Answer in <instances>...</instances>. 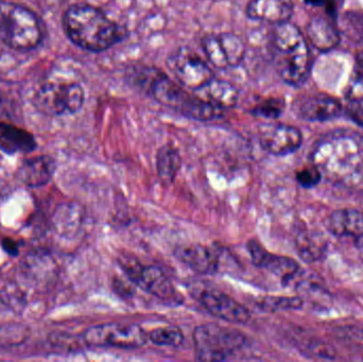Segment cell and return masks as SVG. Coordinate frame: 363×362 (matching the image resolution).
Listing matches in <instances>:
<instances>
[{
	"label": "cell",
	"mask_w": 363,
	"mask_h": 362,
	"mask_svg": "<svg viewBox=\"0 0 363 362\" xmlns=\"http://www.w3.org/2000/svg\"><path fill=\"white\" fill-rule=\"evenodd\" d=\"M247 251L252 263L256 267L279 276L284 285L291 284L294 278L301 271L300 265L294 259L271 254L256 240H250L247 242Z\"/></svg>",
	"instance_id": "7c38bea8"
},
{
	"label": "cell",
	"mask_w": 363,
	"mask_h": 362,
	"mask_svg": "<svg viewBox=\"0 0 363 362\" xmlns=\"http://www.w3.org/2000/svg\"><path fill=\"white\" fill-rule=\"evenodd\" d=\"M87 346L134 350L148 341V333L138 324L104 323L89 327L82 335Z\"/></svg>",
	"instance_id": "ba28073f"
},
{
	"label": "cell",
	"mask_w": 363,
	"mask_h": 362,
	"mask_svg": "<svg viewBox=\"0 0 363 362\" xmlns=\"http://www.w3.org/2000/svg\"><path fill=\"white\" fill-rule=\"evenodd\" d=\"M29 337V327L21 323H0V346H21L25 344Z\"/></svg>",
	"instance_id": "484cf974"
},
{
	"label": "cell",
	"mask_w": 363,
	"mask_h": 362,
	"mask_svg": "<svg viewBox=\"0 0 363 362\" xmlns=\"http://www.w3.org/2000/svg\"><path fill=\"white\" fill-rule=\"evenodd\" d=\"M83 222V208L74 202L60 204L52 216V227L57 235L72 238Z\"/></svg>",
	"instance_id": "44dd1931"
},
{
	"label": "cell",
	"mask_w": 363,
	"mask_h": 362,
	"mask_svg": "<svg viewBox=\"0 0 363 362\" xmlns=\"http://www.w3.org/2000/svg\"><path fill=\"white\" fill-rule=\"evenodd\" d=\"M322 180V174L315 165L303 168L296 174V181L304 188H313Z\"/></svg>",
	"instance_id": "f546056e"
},
{
	"label": "cell",
	"mask_w": 363,
	"mask_h": 362,
	"mask_svg": "<svg viewBox=\"0 0 363 362\" xmlns=\"http://www.w3.org/2000/svg\"><path fill=\"white\" fill-rule=\"evenodd\" d=\"M313 163L330 180L353 179L363 170V140L349 133L326 136L313 151Z\"/></svg>",
	"instance_id": "3957f363"
},
{
	"label": "cell",
	"mask_w": 363,
	"mask_h": 362,
	"mask_svg": "<svg viewBox=\"0 0 363 362\" xmlns=\"http://www.w3.org/2000/svg\"><path fill=\"white\" fill-rule=\"evenodd\" d=\"M262 148L275 157H285L296 152L302 146L303 136L298 128L292 125H267L259 137Z\"/></svg>",
	"instance_id": "4fadbf2b"
},
{
	"label": "cell",
	"mask_w": 363,
	"mask_h": 362,
	"mask_svg": "<svg viewBox=\"0 0 363 362\" xmlns=\"http://www.w3.org/2000/svg\"><path fill=\"white\" fill-rule=\"evenodd\" d=\"M228 68L237 67L245 57V46L242 40L234 33L218 34Z\"/></svg>",
	"instance_id": "d4e9b609"
},
{
	"label": "cell",
	"mask_w": 363,
	"mask_h": 362,
	"mask_svg": "<svg viewBox=\"0 0 363 362\" xmlns=\"http://www.w3.org/2000/svg\"><path fill=\"white\" fill-rule=\"evenodd\" d=\"M0 40L17 50L35 48L43 40L40 18L21 4L0 1Z\"/></svg>",
	"instance_id": "5b68a950"
},
{
	"label": "cell",
	"mask_w": 363,
	"mask_h": 362,
	"mask_svg": "<svg viewBox=\"0 0 363 362\" xmlns=\"http://www.w3.org/2000/svg\"><path fill=\"white\" fill-rule=\"evenodd\" d=\"M148 340L159 346L178 348L184 342V334L179 327H157L148 333Z\"/></svg>",
	"instance_id": "4316f807"
},
{
	"label": "cell",
	"mask_w": 363,
	"mask_h": 362,
	"mask_svg": "<svg viewBox=\"0 0 363 362\" xmlns=\"http://www.w3.org/2000/svg\"><path fill=\"white\" fill-rule=\"evenodd\" d=\"M194 344L198 361H224L245 346L247 338L237 329L208 323L196 327Z\"/></svg>",
	"instance_id": "8992f818"
},
{
	"label": "cell",
	"mask_w": 363,
	"mask_h": 362,
	"mask_svg": "<svg viewBox=\"0 0 363 362\" xmlns=\"http://www.w3.org/2000/svg\"><path fill=\"white\" fill-rule=\"evenodd\" d=\"M296 113L306 121H328L342 112V104L336 98L325 94L304 96L296 100Z\"/></svg>",
	"instance_id": "5bb4252c"
},
{
	"label": "cell",
	"mask_w": 363,
	"mask_h": 362,
	"mask_svg": "<svg viewBox=\"0 0 363 362\" xmlns=\"http://www.w3.org/2000/svg\"><path fill=\"white\" fill-rule=\"evenodd\" d=\"M285 101L279 98H268L256 104L251 110L252 115L267 119H277L283 114Z\"/></svg>",
	"instance_id": "f1b7e54d"
},
{
	"label": "cell",
	"mask_w": 363,
	"mask_h": 362,
	"mask_svg": "<svg viewBox=\"0 0 363 362\" xmlns=\"http://www.w3.org/2000/svg\"><path fill=\"white\" fill-rule=\"evenodd\" d=\"M57 164L52 157H32L26 159L17 171V178L23 184L28 187L45 186L53 178Z\"/></svg>",
	"instance_id": "ac0fdd59"
},
{
	"label": "cell",
	"mask_w": 363,
	"mask_h": 362,
	"mask_svg": "<svg viewBox=\"0 0 363 362\" xmlns=\"http://www.w3.org/2000/svg\"><path fill=\"white\" fill-rule=\"evenodd\" d=\"M130 80L140 91H144L162 106L186 118L207 123L219 120L224 116V111L220 110L204 98L192 95L180 83L174 82L157 68L149 66L133 68Z\"/></svg>",
	"instance_id": "6da1fadb"
},
{
	"label": "cell",
	"mask_w": 363,
	"mask_h": 362,
	"mask_svg": "<svg viewBox=\"0 0 363 362\" xmlns=\"http://www.w3.org/2000/svg\"><path fill=\"white\" fill-rule=\"evenodd\" d=\"M306 4H311L313 6H325L326 12L335 14V1L336 0H305Z\"/></svg>",
	"instance_id": "4dcf8cb0"
},
{
	"label": "cell",
	"mask_w": 363,
	"mask_h": 362,
	"mask_svg": "<svg viewBox=\"0 0 363 362\" xmlns=\"http://www.w3.org/2000/svg\"><path fill=\"white\" fill-rule=\"evenodd\" d=\"M257 305L264 312H277L300 310L304 305V301L298 297H267L259 300Z\"/></svg>",
	"instance_id": "83f0119b"
},
{
	"label": "cell",
	"mask_w": 363,
	"mask_h": 362,
	"mask_svg": "<svg viewBox=\"0 0 363 362\" xmlns=\"http://www.w3.org/2000/svg\"><path fill=\"white\" fill-rule=\"evenodd\" d=\"M174 256L192 271L202 276L213 274L219 268V255L204 244H184L174 249Z\"/></svg>",
	"instance_id": "9a60e30c"
},
{
	"label": "cell",
	"mask_w": 363,
	"mask_h": 362,
	"mask_svg": "<svg viewBox=\"0 0 363 362\" xmlns=\"http://www.w3.org/2000/svg\"><path fill=\"white\" fill-rule=\"evenodd\" d=\"M201 91L204 94L205 100L224 112L235 108L238 103V89L228 81L213 78Z\"/></svg>",
	"instance_id": "7402d4cb"
},
{
	"label": "cell",
	"mask_w": 363,
	"mask_h": 362,
	"mask_svg": "<svg viewBox=\"0 0 363 362\" xmlns=\"http://www.w3.org/2000/svg\"><path fill=\"white\" fill-rule=\"evenodd\" d=\"M85 101V91L80 83L74 81L49 80L34 96V106L49 116H66L78 113Z\"/></svg>",
	"instance_id": "52a82bcc"
},
{
	"label": "cell",
	"mask_w": 363,
	"mask_h": 362,
	"mask_svg": "<svg viewBox=\"0 0 363 362\" xmlns=\"http://www.w3.org/2000/svg\"><path fill=\"white\" fill-rule=\"evenodd\" d=\"M53 268L55 264L46 252L34 251L23 259L21 266V276L28 284L42 287L50 280L55 270Z\"/></svg>",
	"instance_id": "d6986e66"
},
{
	"label": "cell",
	"mask_w": 363,
	"mask_h": 362,
	"mask_svg": "<svg viewBox=\"0 0 363 362\" xmlns=\"http://www.w3.org/2000/svg\"><path fill=\"white\" fill-rule=\"evenodd\" d=\"M192 297L208 314L220 320L234 324H245L251 320L249 310L226 293L209 287L196 286Z\"/></svg>",
	"instance_id": "30bf717a"
},
{
	"label": "cell",
	"mask_w": 363,
	"mask_h": 362,
	"mask_svg": "<svg viewBox=\"0 0 363 362\" xmlns=\"http://www.w3.org/2000/svg\"><path fill=\"white\" fill-rule=\"evenodd\" d=\"M2 248L4 249L8 254L16 255L18 252V247H17L16 242L14 240L10 239V238H6L2 240Z\"/></svg>",
	"instance_id": "1f68e13d"
},
{
	"label": "cell",
	"mask_w": 363,
	"mask_h": 362,
	"mask_svg": "<svg viewBox=\"0 0 363 362\" xmlns=\"http://www.w3.org/2000/svg\"><path fill=\"white\" fill-rule=\"evenodd\" d=\"M296 248L301 259L308 263L319 261L325 254V239L321 234L313 233V232H302L296 237Z\"/></svg>",
	"instance_id": "cb8c5ba5"
},
{
	"label": "cell",
	"mask_w": 363,
	"mask_h": 362,
	"mask_svg": "<svg viewBox=\"0 0 363 362\" xmlns=\"http://www.w3.org/2000/svg\"><path fill=\"white\" fill-rule=\"evenodd\" d=\"M121 267L134 284L157 299L174 301L178 297L170 278L157 266L143 265L136 261H123Z\"/></svg>",
	"instance_id": "8fae6325"
},
{
	"label": "cell",
	"mask_w": 363,
	"mask_h": 362,
	"mask_svg": "<svg viewBox=\"0 0 363 362\" xmlns=\"http://www.w3.org/2000/svg\"><path fill=\"white\" fill-rule=\"evenodd\" d=\"M63 28L74 45L89 52H104L125 35L123 28L104 11L86 4H72L66 10Z\"/></svg>",
	"instance_id": "7a4b0ae2"
},
{
	"label": "cell",
	"mask_w": 363,
	"mask_h": 362,
	"mask_svg": "<svg viewBox=\"0 0 363 362\" xmlns=\"http://www.w3.org/2000/svg\"><path fill=\"white\" fill-rule=\"evenodd\" d=\"M307 38L311 44L322 52L332 50L340 42L335 14L326 12L313 17L307 26Z\"/></svg>",
	"instance_id": "2e32d148"
},
{
	"label": "cell",
	"mask_w": 363,
	"mask_h": 362,
	"mask_svg": "<svg viewBox=\"0 0 363 362\" xmlns=\"http://www.w3.org/2000/svg\"></svg>",
	"instance_id": "d6a6232c"
},
{
	"label": "cell",
	"mask_w": 363,
	"mask_h": 362,
	"mask_svg": "<svg viewBox=\"0 0 363 362\" xmlns=\"http://www.w3.org/2000/svg\"><path fill=\"white\" fill-rule=\"evenodd\" d=\"M275 66L284 82L298 86L306 81L311 55L306 38L290 21L275 25L271 35Z\"/></svg>",
	"instance_id": "277c9868"
},
{
	"label": "cell",
	"mask_w": 363,
	"mask_h": 362,
	"mask_svg": "<svg viewBox=\"0 0 363 362\" xmlns=\"http://www.w3.org/2000/svg\"><path fill=\"white\" fill-rule=\"evenodd\" d=\"M294 9L292 0H251L245 13L252 21L279 25L290 21Z\"/></svg>",
	"instance_id": "e0dca14e"
},
{
	"label": "cell",
	"mask_w": 363,
	"mask_h": 362,
	"mask_svg": "<svg viewBox=\"0 0 363 362\" xmlns=\"http://www.w3.org/2000/svg\"><path fill=\"white\" fill-rule=\"evenodd\" d=\"M167 65L177 82L190 91H201L215 78L208 64L188 47L174 51L168 57Z\"/></svg>",
	"instance_id": "9c48e42d"
},
{
	"label": "cell",
	"mask_w": 363,
	"mask_h": 362,
	"mask_svg": "<svg viewBox=\"0 0 363 362\" xmlns=\"http://www.w3.org/2000/svg\"><path fill=\"white\" fill-rule=\"evenodd\" d=\"M328 229L337 237L363 238V213L357 210H338L332 213Z\"/></svg>",
	"instance_id": "ffe728a7"
},
{
	"label": "cell",
	"mask_w": 363,
	"mask_h": 362,
	"mask_svg": "<svg viewBox=\"0 0 363 362\" xmlns=\"http://www.w3.org/2000/svg\"><path fill=\"white\" fill-rule=\"evenodd\" d=\"M182 159L180 152L172 145L162 147L157 154V170L162 182L172 184L180 171Z\"/></svg>",
	"instance_id": "603a6c76"
}]
</instances>
